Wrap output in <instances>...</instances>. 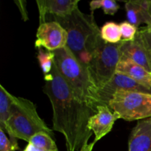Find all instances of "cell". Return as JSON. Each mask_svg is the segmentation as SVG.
<instances>
[{
  "instance_id": "6da1fadb",
  "label": "cell",
  "mask_w": 151,
  "mask_h": 151,
  "mask_svg": "<svg viewBox=\"0 0 151 151\" xmlns=\"http://www.w3.org/2000/svg\"><path fill=\"white\" fill-rule=\"evenodd\" d=\"M44 91L52 109L53 130L63 134L68 151L81 149L92 134L88 122L95 113L75 95L55 62L51 72L44 75Z\"/></svg>"
},
{
  "instance_id": "7a4b0ae2",
  "label": "cell",
  "mask_w": 151,
  "mask_h": 151,
  "mask_svg": "<svg viewBox=\"0 0 151 151\" xmlns=\"http://www.w3.org/2000/svg\"><path fill=\"white\" fill-rule=\"evenodd\" d=\"M53 17L55 22L60 24L67 32L66 47L83 66L88 68L100 36V29L94 15L86 14L77 8L67 16Z\"/></svg>"
},
{
  "instance_id": "3957f363",
  "label": "cell",
  "mask_w": 151,
  "mask_h": 151,
  "mask_svg": "<svg viewBox=\"0 0 151 151\" xmlns=\"http://www.w3.org/2000/svg\"><path fill=\"white\" fill-rule=\"evenodd\" d=\"M54 62L75 95L85 105L97 113L102 106L98 95V88L94 83L88 68L77 59L67 47L54 52Z\"/></svg>"
},
{
  "instance_id": "277c9868",
  "label": "cell",
  "mask_w": 151,
  "mask_h": 151,
  "mask_svg": "<svg viewBox=\"0 0 151 151\" xmlns=\"http://www.w3.org/2000/svg\"><path fill=\"white\" fill-rule=\"evenodd\" d=\"M10 139H19L29 142L38 133L44 132L53 137V131L38 115L36 106L27 99L12 97L10 118L5 129Z\"/></svg>"
},
{
  "instance_id": "5b68a950",
  "label": "cell",
  "mask_w": 151,
  "mask_h": 151,
  "mask_svg": "<svg viewBox=\"0 0 151 151\" xmlns=\"http://www.w3.org/2000/svg\"><path fill=\"white\" fill-rule=\"evenodd\" d=\"M120 47L121 41L118 44H110L106 42L101 35L98 38L88 69L99 90L103 88L116 74L121 58Z\"/></svg>"
},
{
  "instance_id": "8992f818",
  "label": "cell",
  "mask_w": 151,
  "mask_h": 151,
  "mask_svg": "<svg viewBox=\"0 0 151 151\" xmlns=\"http://www.w3.org/2000/svg\"><path fill=\"white\" fill-rule=\"evenodd\" d=\"M109 106L124 120L149 119L151 118V94L119 91L114 94Z\"/></svg>"
},
{
  "instance_id": "52a82bcc",
  "label": "cell",
  "mask_w": 151,
  "mask_h": 151,
  "mask_svg": "<svg viewBox=\"0 0 151 151\" xmlns=\"http://www.w3.org/2000/svg\"><path fill=\"white\" fill-rule=\"evenodd\" d=\"M68 33L57 22H48L39 25L36 33L35 46L37 49L55 52L67 45Z\"/></svg>"
},
{
  "instance_id": "ba28073f",
  "label": "cell",
  "mask_w": 151,
  "mask_h": 151,
  "mask_svg": "<svg viewBox=\"0 0 151 151\" xmlns=\"http://www.w3.org/2000/svg\"><path fill=\"white\" fill-rule=\"evenodd\" d=\"M119 91H139L151 94L150 89L142 86L126 75L116 72L111 80L103 88L98 91L101 105L109 106V102L111 100L114 94Z\"/></svg>"
},
{
  "instance_id": "9c48e42d",
  "label": "cell",
  "mask_w": 151,
  "mask_h": 151,
  "mask_svg": "<svg viewBox=\"0 0 151 151\" xmlns=\"http://www.w3.org/2000/svg\"><path fill=\"white\" fill-rule=\"evenodd\" d=\"M119 119V114L113 111L109 106H99L97 113L90 117L88 122V130L95 136L94 142H97L107 135L112 130L116 120Z\"/></svg>"
},
{
  "instance_id": "30bf717a",
  "label": "cell",
  "mask_w": 151,
  "mask_h": 151,
  "mask_svg": "<svg viewBox=\"0 0 151 151\" xmlns=\"http://www.w3.org/2000/svg\"><path fill=\"white\" fill-rule=\"evenodd\" d=\"M39 10L40 24L45 23L47 14L65 17L78 8L79 0H37Z\"/></svg>"
},
{
  "instance_id": "8fae6325",
  "label": "cell",
  "mask_w": 151,
  "mask_h": 151,
  "mask_svg": "<svg viewBox=\"0 0 151 151\" xmlns=\"http://www.w3.org/2000/svg\"><path fill=\"white\" fill-rule=\"evenodd\" d=\"M128 151H151V118L137 122L130 135Z\"/></svg>"
},
{
  "instance_id": "7c38bea8",
  "label": "cell",
  "mask_w": 151,
  "mask_h": 151,
  "mask_svg": "<svg viewBox=\"0 0 151 151\" xmlns=\"http://www.w3.org/2000/svg\"><path fill=\"white\" fill-rule=\"evenodd\" d=\"M120 52L121 57L132 60L142 66L149 72H151L150 59L141 40L137 35L134 41H121Z\"/></svg>"
},
{
  "instance_id": "4fadbf2b",
  "label": "cell",
  "mask_w": 151,
  "mask_h": 151,
  "mask_svg": "<svg viewBox=\"0 0 151 151\" xmlns=\"http://www.w3.org/2000/svg\"><path fill=\"white\" fill-rule=\"evenodd\" d=\"M116 72L129 77L142 86L151 90V72L132 60L121 57Z\"/></svg>"
},
{
  "instance_id": "5bb4252c",
  "label": "cell",
  "mask_w": 151,
  "mask_h": 151,
  "mask_svg": "<svg viewBox=\"0 0 151 151\" xmlns=\"http://www.w3.org/2000/svg\"><path fill=\"white\" fill-rule=\"evenodd\" d=\"M150 4V0L126 1L125 7L128 22L137 27L141 24L151 26Z\"/></svg>"
},
{
  "instance_id": "9a60e30c",
  "label": "cell",
  "mask_w": 151,
  "mask_h": 151,
  "mask_svg": "<svg viewBox=\"0 0 151 151\" xmlns=\"http://www.w3.org/2000/svg\"><path fill=\"white\" fill-rule=\"evenodd\" d=\"M12 95L2 85H0V128L4 130L10 118Z\"/></svg>"
},
{
  "instance_id": "2e32d148",
  "label": "cell",
  "mask_w": 151,
  "mask_h": 151,
  "mask_svg": "<svg viewBox=\"0 0 151 151\" xmlns=\"http://www.w3.org/2000/svg\"><path fill=\"white\" fill-rule=\"evenodd\" d=\"M101 38L106 42L110 44H118L122 41L120 27L113 22H106L100 29Z\"/></svg>"
},
{
  "instance_id": "e0dca14e",
  "label": "cell",
  "mask_w": 151,
  "mask_h": 151,
  "mask_svg": "<svg viewBox=\"0 0 151 151\" xmlns=\"http://www.w3.org/2000/svg\"><path fill=\"white\" fill-rule=\"evenodd\" d=\"M28 143H31L35 147L44 151H58V147L52 137L44 132L38 133L30 139Z\"/></svg>"
},
{
  "instance_id": "ac0fdd59",
  "label": "cell",
  "mask_w": 151,
  "mask_h": 151,
  "mask_svg": "<svg viewBox=\"0 0 151 151\" xmlns=\"http://www.w3.org/2000/svg\"><path fill=\"white\" fill-rule=\"evenodd\" d=\"M91 14L97 9L101 7L105 14L114 15L119 9V5L114 0H94L89 2Z\"/></svg>"
},
{
  "instance_id": "d6986e66",
  "label": "cell",
  "mask_w": 151,
  "mask_h": 151,
  "mask_svg": "<svg viewBox=\"0 0 151 151\" xmlns=\"http://www.w3.org/2000/svg\"><path fill=\"white\" fill-rule=\"evenodd\" d=\"M38 54V60L39 62L40 67L44 72V75H48L51 72L54 64L55 53L48 50H44L43 48H39Z\"/></svg>"
},
{
  "instance_id": "ffe728a7",
  "label": "cell",
  "mask_w": 151,
  "mask_h": 151,
  "mask_svg": "<svg viewBox=\"0 0 151 151\" xmlns=\"http://www.w3.org/2000/svg\"><path fill=\"white\" fill-rule=\"evenodd\" d=\"M137 35L141 40L151 63V26H146L139 29Z\"/></svg>"
},
{
  "instance_id": "44dd1931",
  "label": "cell",
  "mask_w": 151,
  "mask_h": 151,
  "mask_svg": "<svg viewBox=\"0 0 151 151\" xmlns=\"http://www.w3.org/2000/svg\"><path fill=\"white\" fill-rule=\"evenodd\" d=\"M122 35V41H134L136 38L138 28L128 22H123L119 24Z\"/></svg>"
},
{
  "instance_id": "7402d4cb",
  "label": "cell",
  "mask_w": 151,
  "mask_h": 151,
  "mask_svg": "<svg viewBox=\"0 0 151 151\" xmlns=\"http://www.w3.org/2000/svg\"><path fill=\"white\" fill-rule=\"evenodd\" d=\"M16 149L12 144L10 139L6 136V132L0 128V151H15Z\"/></svg>"
},
{
  "instance_id": "603a6c76",
  "label": "cell",
  "mask_w": 151,
  "mask_h": 151,
  "mask_svg": "<svg viewBox=\"0 0 151 151\" xmlns=\"http://www.w3.org/2000/svg\"><path fill=\"white\" fill-rule=\"evenodd\" d=\"M16 4H18V7L20 9V11L22 15V18L24 21H26L27 19H28V16H27V10H26V5H25V1H16Z\"/></svg>"
},
{
  "instance_id": "cb8c5ba5",
  "label": "cell",
  "mask_w": 151,
  "mask_h": 151,
  "mask_svg": "<svg viewBox=\"0 0 151 151\" xmlns=\"http://www.w3.org/2000/svg\"><path fill=\"white\" fill-rule=\"evenodd\" d=\"M96 144L95 142L93 141L91 143H87V144L84 145L82 147V148L81 149L80 151H92L93 148H94V145Z\"/></svg>"
},
{
  "instance_id": "d4e9b609",
  "label": "cell",
  "mask_w": 151,
  "mask_h": 151,
  "mask_svg": "<svg viewBox=\"0 0 151 151\" xmlns=\"http://www.w3.org/2000/svg\"><path fill=\"white\" fill-rule=\"evenodd\" d=\"M24 151H44L42 149L39 148V147H35V145H32L31 143H28V145H27L26 148Z\"/></svg>"
},
{
  "instance_id": "484cf974",
  "label": "cell",
  "mask_w": 151,
  "mask_h": 151,
  "mask_svg": "<svg viewBox=\"0 0 151 151\" xmlns=\"http://www.w3.org/2000/svg\"><path fill=\"white\" fill-rule=\"evenodd\" d=\"M150 13L151 15V0H150Z\"/></svg>"
}]
</instances>
